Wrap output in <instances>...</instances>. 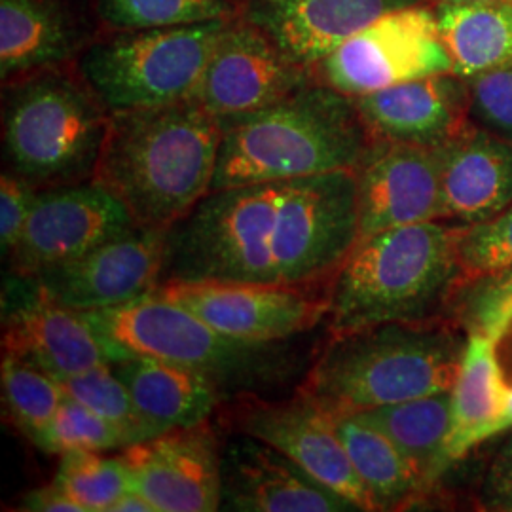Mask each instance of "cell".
Segmentation results:
<instances>
[{"label":"cell","mask_w":512,"mask_h":512,"mask_svg":"<svg viewBox=\"0 0 512 512\" xmlns=\"http://www.w3.org/2000/svg\"><path fill=\"white\" fill-rule=\"evenodd\" d=\"M171 230L133 226L73 262L27 281L37 293L71 310L124 306L164 281Z\"/></svg>","instance_id":"7c38bea8"},{"label":"cell","mask_w":512,"mask_h":512,"mask_svg":"<svg viewBox=\"0 0 512 512\" xmlns=\"http://www.w3.org/2000/svg\"><path fill=\"white\" fill-rule=\"evenodd\" d=\"M236 420L239 433L274 446L357 511H378L336 433L332 414L300 389L289 401L245 403Z\"/></svg>","instance_id":"5bb4252c"},{"label":"cell","mask_w":512,"mask_h":512,"mask_svg":"<svg viewBox=\"0 0 512 512\" xmlns=\"http://www.w3.org/2000/svg\"><path fill=\"white\" fill-rule=\"evenodd\" d=\"M19 279V277H18ZM23 281L25 294L4 304L2 349L54 378L116 363V355L82 311L65 308Z\"/></svg>","instance_id":"d6986e66"},{"label":"cell","mask_w":512,"mask_h":512,"mask_svg":"<svg viewBox=\"0 0 512 512\" xmlns=\"http://www.w3.org/2000/svg\"><path fill=\"white\" fill-rule=\"evenodd\" d=\"M116 361L148 357L213 376L222 387L253 385L275 374L274 344H245L207 325L194 311L148 293L107 310L82 311Z\"/></svg>","instance_id":"ba28073f"},{"label":"cell","mask_w":512,"mask_h":512,"mask_svg":"<svg viewBox=\"0 0 512 512\" xmlns=\"http://www.w3.org/2000/svg\"><path fill=\"white\" fill-rule=\"evenodd\" d=\"M444 219L475 224L512 205V141L473 126L442 148Z\"/></svg>","instance_id":"7402d4cb"},{"label":"cell","mask_w":512,"mask_h":512,"mask_svg":"<svg viewBox=\"0 0 512 512\" xmlns=\"http://www.w3.org/2000/svg\"><path fill=\"white\" fill-rule=\"evenodd\" d=\"M313 76L349 97L452 73L433 2L387 12L311 67Z\"/></svg>","instance_id":"9c48e42d"},{"label":"cell","mask_w":512,"mask_h":512,"mask_svg":"<svg viewBox=\"0 0 512 512\" xmlns=\"http://www.w3.org/2000/svg\"><path fill=\"white\" fill-rule=\"evenodd\" d=\"M465 346L454 319L332 334L300 391L332 416L450 391Z\"/></svg>","instance_id":"5b68a950"},{"label":"cell","mask_w":512,"mask_h":512,"mask_svg":"<svg viewBox=\"0 0 512 512\" xmlns=\"http://www.w3.org/2000/svg\"><path fill=\"white\" fill-rule=\"evenodd\" d=\"M433 2H448V0H433Z\"/></svg>","instance_id":"60d3db41"},{"label":"cell","mask_w":512,"mask_h":512,"mask_svg":"<svg viewBox=\"0 0 512 512\" xmlns=\"http://www.w3.org/2000/svg\"><path fill=\"white\" fill-rule=\"evenodd\" d=\"M374 141L444 148L471 122V86L456 73L431 74L353 97Z\"/></svg>","instance_id":"ac0fdd59"},{"label":"cell","mask_w":512,"mask_h":512,"mask_svg":"<svg viewBox=\"0 0 512 512\" xmlns=\"http://www.w3.org/2000/svg\"><path fill=\"white\" fill-rule=\"evenodd\" d=\"M511 511H512V509H511Z\"/></svg>","instance_id":"b9f144b4"},{"label":"cell","mask_w":512,"mask_h":512,"mask_svg":"<svg viewBox=\"0 0 512 512\" xmlns=\"http://www.w3.org/2000/svg\"><path fill=\"white\" fill-rule=\"evenodd\" d=\"M359 238L444 219L442 148L374 141L355 169Z\"/></svg>","instance_id":"2e32d148"},{"label":"cell","mask_w":512,"mask_h":512,"mask_svg":"<svg viewBox=\"0 0 512 512\" xmlns=\"http://www.w3.org/2000/svg\"><path fill=\"white\" fill-rule=\"evenodd\" d=\"M433 0H243L239 18L311 69L387 12Z\"/></svg>","instance_id":"44dd1931"},{"label":"cell","mask_w":512,"mask_h":512,"mask_svg":"<svg viewBox=\"0 0 512 512\" xmlns=\"http://www.w3.org/2000/svg\"><path fill=\"white\" fill-rule=\"evenodd\" d=\"M19 509L31 512H84L55 480L25 495Z\"/></svg>","instance_id":"74e56055"},{"label":"cell","mask_w":512,"mask_h":512,"mask_svg":"<svg viewBox=\"0 0 512 512\" xmlns=\"http://www.w3.org/2000/svg\"><path fill=\"white\" fill-rule=\"evenodd\" d=\"M450 317L467 334H482L497 344L512 325V270L463 283Z\"/></svg>","instance_id":"d6a6232c"},{"label":"cell","mask_w":512,"mask_h":512,"mask_svg":"<svg viewBox=\"0 0 512 512\" xmlns=\"http://www.w3.org/2000/svg\"><path fill=\"white\" fill-rule=\"evenodd\" d=\"M57 382L67 397L88 406L95 414L120 429L129 446L162 435L139 412L128 385L114 372L112 363L93 366L90 370L71 376H61Z\"/></svg>","instance_id":"f546056e"},{"label":"cell","mask_w":512,"mask_h":512,"mask_svg":"<svg viewBox=\"0 0 512 512\" xmlns=\"http://www.w3.org/2000/svg\"><path fill=\"white\" fill-rule=\"evenodd\" d=\"M110 112L74 65L2 84V162L37 190L92 181Z\"/></svg>","instance_id":"8992f818"},{"label":"cell","mask_w":512,"mask_h":512,"mask_svg":"<svg viewBox=\"0 0 512 512\" xmlns=\"http://www.w3.org/2000/svg\"><path fill=\"white\" fill-rule=\"evenodd\" d=\"M101 33L95 0H0V82L74 65Z\"/></svg>","instance_id":"e0dca14e"},{"label":"cell","mask_w":512,"mask_h":512,"mask_svg":"<svg viewBox=\"0 0 512 512\" xmlns=\"http://www.w3.org/2000/svg\"><path fill=\"white\" fill-rule=\"evenodd\" d=\"M131 488L158 512H213L222 507V454L207 421L171 429L120 450Z\"/></svg>","instance_id":"9a60e30c"},{"label":"cell","mask_w":512,"mask_h":512,"mask_svg":"<svg viewBox=\"0 0 512 512\" xmlns=\"http://www.w3.org/2000/svg\"><path fill=\"white\" fill-rule=\"evenodd\" d=\"M372 143L355 99L313 78L266 109L222 122L213 190L355 171Z\"/></svg>","instance_id":"277c9868"},{"label":"cell","mask_w":512,"mask_h":512,"mask_svg":"<svg viewBox=\"0 0 512 512\" xmlns=\"http://www.w3.org/2000/svg\"><path fill=\"white\" fill-rule=\"evenodd\" d=\"M145 420L160 433L205 423L222 401V385L209 374L148 357L112 363Z\"/></svg>","instance_id":"603a6c76"},{"label":"cell","mask_w":512,"mask_h":512,"mask_svg":"<svg viewBox=\"0 0 512 512\" xmlns=\"http://www.w3.org/2000/svg\"><path fill=\"white\" fill-rule=\"evenodd\" d=\"M0 382L6 414L35 442L65 401L63 387L50 372L10 353L2 355Z\"/></svg>","instance_id":"83f0119b"},{"label":"cell","mask_w":512,"mask_h":512,"mask_svg":"<svg viewBox=\"0 0 512 512\" xmlns=\"http://www.w3.org/2000/svg\"><path fill=\"white\" fill-rule=\"evenodd\" d=\"M511 387L505 384L495 355V342L482 334H467V346L452 387V427L448 437L450 463L465 458L501 418Z\"/></svg>","instance_id":"cb8c5ba5"},{"label":"cell","mask_w":512,"mask_h":512,"mask_svg":"<svg viewBox=\"0 0 512 512\" xmlns=\"http://www.w3.org/2000/svg\"><path fill=\"white\" fill-rule=\"evenodd\" d=\"M471 122L512 141V67L469 78Z\"/></svg>","instance_id":"e575fe53"},{"label":"cell","mask_w":512,"mask_h":512,"mask_svg":"<svg viewBox=\"0 0 512 512\" xmlns=\"http://www.w3.org/2000/svg\"><path fill=\"white\" fill-rule=\"evenodd\" d=\"M230 21L103 31L76 69L110 114L190 99Z\"/></svg>","instance_id":"52a82bcc"},{"label":"cell","mask_w":512,"mask_h":512,"mask_svg":"<svg viewBox=\"0 0 512 512\" xmlns=\"http://www.w3.org/2000/svg\"><path fill=\"white\" fill-rule=\"evenodd\" d=\"M484 494L492 509L511 511L512 509V440L507 448L495 458L494 465L486 478Z\"/></svg>","instance_id":"8d00e7d4"},{"label":"cell","mask_w":512,"mask_h":512,"mask_svg":"<svg viewBox=\"0 0 512 512\" xmlns=\"http://www.w3.org/2000/svg\"><path fill=\"white\" fill-rule=\"evenodd\" d=\"M103 31L181 27L236 19L243 0H95Z\"/></svg>","instance_id":"f1b7e54d"},{"label":"cell","mask_w":512,"mask_h":512,"mask_svg":"<svg viewBox=\"0 0 512 512\" xmlns=\"http://www.w3.org/2000/svg\"><path fill=\"white\" fill-rule=\"evenodd\" d=\"M458 262L463 283L512 270V205L492 219L461 222Z\"/></svg>","instance_id":"836d02e7"},{"label":"cell","mask_w":512,"mask_h":512,"mask_svg":"<svg viewBox=\"0 0 512 512\" xmlns=\"http://www.w3.org/2000/svg\"><path fill=\"white\" fill-rule=\"evenodd\" d=\"M38 190L14 173L2 171L0 177V249L10 255L18 245L37 202Z\"/></svg>","instance_id":"d590c367"},{"label":"cell","mask_w":512,"mask_h":512,"mask_svg":"<svg viewBox=\"0 0 512 512\" xmlns=\"http://www.w3.org/2000/svg\"><path fill=\"white\" fill-rule=\"evenodd\" d=\"M315 76L245 19L230 21L192 95L217 120L255 114Z\"/></svg>","instance_id":"4fadbf2b"},{"label":"cell","mask_w":512,"mask_h":512,"mask_svg":"<svg viewBox=\"0 0 512 512\" xmlns=\"http://www.w3.org/2000/svg\"><path fill=\"white\" fill-rule=\"evenodd\" d=\"M332 420L378 511H401L431 492L420 469L361 414H338Z\"/></svg>","instance_id":"484cf974"},{"label":"cell","mask_w":512,"mask_h":512,"mask_svg":"<svg viewBox=\"0 0 512 512\" xmlns=\"http://www.w3.org/2000/svg\"><path fill=\"white\" fill-rule=\"evenodd\" d=\"M222 124L196 99L110 114L93 181L148 228H173L213 190Z\"/></svg>","instance_id":"7a4b0ae2"},{"label":"cell","mask_w":512,"mask_h":512,"mask_svg":"<svg viewBox=\"0 0 512 512\" xmlns=\"http://www.w3.org/2000/svg\"><path fill=\"white\" fill-rule=\"evenodd\" d=\"M461 224L427 220L357 239L329 281L330 336L382 323L452 319Z\"/></svg>","instance_id":"3957f363"},{"label":"cell","mask_w":512,"mask_h":512,"mask_svg":"<svg viewBox=\"0 0 512 512\" xmlns=\"http://www.w3.org/2000/svg\"><path fill=\"white\" fill-rule=\"evenodd\" d=\"M35 444L57 456L69 452H112L129 446L120 429L67 395Z\"/></svg>","instance_id":"1f68e13d"},{"label":"cell","mask_w":512,"mask_h":512,"mask_svg":"<svg viewBox=\"0 0 512 512\" xmlns=\"http://www.w3.org/2000/svg\"><path fill=\"white\" fill-rule=\"evenodd\" d=\"M110 512H158L156 507L148 501L147 497L139 494L137 490L129 488L126 494L122 495L114 505Z\"/></svg>","instance_id":"f35d334b"},{"label":"cell","mask_w":512,"mask_h":512,"mask_svg":"<svg viewBox=\"0 0 512 512\" xmlns=\"http://www.w3.org/2000/svg\"><path fill=\"white\" fill-rule=\"evenodd\" d=\"M357 414L401 448L404 456L420 469L431 490L452 465L446 452L452 427V389Z\"/></svg>","instance_id":"4316f807"},{"label":"cell","mask_w":512,"mask_h":512,"mask_svg":"<svg viewBox=\"0 0 512 512\" xmlns=\"http://www.w3.org/2000/svg\"><path fill=\"white\" fill-rule=\"evenodd\" d=\"M133 226L139 224L128 207L93 179L38 190L8 262L16 277L31 279L73 262Z\"/></svg>","instance_id":"8fae6325"},{"label":"cell","mask_w":512,"mask_h":512,"mask_svg":"<svg viewBox=\"0 0 512 512\" xmlns=\"http://www.w3.org/2000/svg\"><path fill=\"white\" fill-rule=\"evenodd\" d=\"M241 281L165 279L152 293L194 311L220 334L245 344H275L315 329L329 315V289Z\"/></svg>","instance_id":"30bf717a"},{"label":"cell","mask_w":512,"mask_h":512,"mask_svg":"<svg viewBox=\"0 0 512 512\" xmlns=\"http://www.w3.org/2000/svg\"><path fill=\"white\" fill-rule=\"evenodd\" d=\"M222 503L245 512L357 511L293 459L245 433L222 452Z\"/></svg>","instance_id":"ffe728a7"},{"label":"cell","mask_w":512,"mask_h":512,"mask_svg":"<svg viewBox=\"0 0 512 512\" xmlns=\"http://www.w3.org/2000/svg\"><path fill=\"white\" fill-rule=\"evenodd\" d=\"M54 480L84 512H110L131 488L124 461L120 456L109 458L105 452L63 454Z\"/></svg>","instance_id":"4dcf8cb0"},{"label":"cell","mask_w":512,"mask_h":512,"mask_svg":"<svg viewBox=\"0 0 512 512\" xmlns=\"http://www.w3.org/2000/svg\"><path fill=\"white\" fill-rule=\"evenodd\" d=\"M509 429H512V389L509 391V399H507V404H505V410H503L501 418L497 420L494 429H492V437L503 433V431H509Z\"/></svg>","instance_id":"ab89813d"},{"label":"cell","mask_w":512,"mask_h":512,"mask_svg":"<svg viewBox=\"0 0 512 512\" xmlns=\"http://www.w3.org/2000/svg\"><path fill=\"white\" fill-rule=\"evenodd\" d=\"M357 239L355 171L228 186L173 226L164 277L310 287Z\"/></svg>","instance_id":"6da1fadb"},{"label":"cell","mask_w":512,"mask_h":512,"mask_svg":"<svg viewBox=\"0 0 512 512\" xmlns=\"http://www.w3.org/2000/svg\"><path fill=\"white\" fill-rule=\"evenodd\" d=\"M440 37L461 78L512 67V0L433 2Z\"/></svg>","instance_id":"d4e9b609"}]
</instances>
